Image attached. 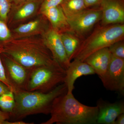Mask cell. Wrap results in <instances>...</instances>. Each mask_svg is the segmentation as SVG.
I'll use <instances>...</instances> for the list:
<instances>
[{
    "label": "cell",
    "mask_w": 124,
    "mask_h": 124,
    "mask_svg": "<svg viewBox=\"0 0 124 124\" xmlns=\"http://www.w3.org/2000/svg\"><path fill=\"white\" fill-rule=\"evenodd\" d=\"M111 54L108 47L95 51L89 56L84 62L91 66L100 78L104 75L110 61Z\"/></svg>",
    "instance_id": "13"
},
{
    "label": "cell",
    "mask_w": 124,
    "mask_h": 124,
    "mask_svg": "<svg viewBox=\"0 0 124 124\" xmlns=\"http://www.w3.org/2000/svg\"><path fill=\"white\" fill-rule=\"evenodd\" d=\"M2 48H0V81H1L6 85L12 91L10 85L9 84L8 81L7 79L6 76L4 68L3 66V63L1 58V54L2 52Z\"/></svg>",
    "instance_id": "24"
},
{
    "label": "cell",
    "mask_w": 124,
    "mask_h": 124,
    "mask_svg": "<svg viewBox=\"0 0 124 124\" xmlns=\"http://www.w3.org/2000/svg\"><path fill=\"white\" fill-rule=\"evenodd\" d=\"M98 107L82 104L73 94L66 93L54 100L51 117L41 124H97Z\"/></svg>",
    "instance_id": "1"
},
{
    "label": "cell",
    "mask_w": 124,
    "mask_h": 124,
    "mask_svg": "<svg viewBox=\"0 0 124 124\" xmlns=\"http://www.w3.org/2000/svg\"><path fill=\"white\" fill-rule=\"evenodd\" d=\"M66 70L54 61L32 69L25 88L28 91L48 93L64 82Z\"/></svg>",
    "instance_id": "5"
},
{
    "label": "cell",
    "mask_w": 124,
    "mask_h": 124,
    "mask_svg": "<svg viewBox=\"0 0 124 124\" xmlns=\"http://www.w3.org/2000/svg\"><path fill=\"white\" fill-rule=\"evenodd\" d=\"M100 79L107 90L124 95V59L111 54L110 61L104 75Z\"/></svg>",
    "instance_id": "8"
},
{
    "label": "cell",
    "mask_w": 124,
    "mask_h": 124,
    "mask_svg": "<svg viewBox=\"0 0 124 124\" xmlns=\"http://www.w3.org/2000/svg\"><path fill=\"white\" fill-rule=\"evenodd\" d=\"M2 53L29 69L50 64L55 61L44 45H11L2 49Z\"/></svg>",
    "instance_id": "4"
},
{
    "label": "cell",
    "mask_w": 124,
    "mask_h": 124,
    "mask_svg": "<svg viewBox=\"0 0 124 124\" xmlns=\"http://www.w3.org/2000/svg\"><path fill=\"white\" fill-rule=\"evenodd\" d=\"M33 124V123H27L26 122L21 121H15L13 122H10L8 121V120L6 121L5 122V124Z\"/></svg>",
    "instance_id": "29"
},
{
    "label": "cell",
    "mask_w": 124,
    "mask_h": 124,
    "mask_svg": "<svg viewBox=\"0 0 124 124\" xmlns=\"http://www.w3.org/2000/svg\"><path fill=\"white\" fill-rule=\"evenodd\" d=\"M86 8L100 6L102 0H84Z\"/></svg>",
    "instance_id": "25"
},
{
    "label": "cell",
    "mask_w": 124,
    "mask_h": 124,
    "mask_svg": "<svg viewBox=\"0 0 124 124\" xmlns=\"http://www.w3.org/2000/svg\"><path fill=\"white\" fill-rule=\"evenodd\" d=\"M95 74L93 68L85 62L74 59L70 62L68 68L66 70L64 83L67 87V93H72L74 90V83L78 78L83 76Z\"/></svg>",
    "instance_id": "12"
},
{
    "label": "cell",
    "mask_w": 124,
    "mask_h": 124,
    "mask_svg": "<svg viewBox=\"0 0 124 124\" xmlns=\"http://www.w3.org/2000/svg\"><path fill=\"white\" fill-rule=\"evenodd\" d=\"M11 37V33L7 25L0 19V40H7Z\"/></svg>",
    "instance_id": "22"
},
{
    "label": "cell",
    "mask_w": 124,
    "mask_h": 124,
    "mask_svg": "<svg viewBox=\"0 0 124 124\" xmlns=\"http://www.w3.org/2000/svg\"><path fill=\"white\" fill-rule=\"evenodd\" d=\"M43 44L50 51L54 59L66 70L71 62L67 55L60 33L53 28L49 29L43 35Z\"/></svg>",
    "instance_id": "9"
},
{
    "label": "cell",
    "mask_w": 124,
    "mask_h": 124,
    "mask_svg": "<svg viewBox=\"0 0 124 124\" xmlns=\"http://www.w3.org/2000/svg\"><path fill=\"white\" fill-rule=\"evenodd\" d=\"M37 2L31 1L26 2L16 12L15 18L18 20L28 17L34 13L37 7Z\"/></svg>",
    "instance_id": "18"
},
{
    "label": "cell",
    "mask_w": 124,
    "mask_h": 124,
    "mask_svg": "<svg viewBox=\"0 0 124 124\" xmlns=\"http://www.w3.org/2000/svg\"><path fill=\"white\" fill-rule=\"evenodd\" d=\"M112 55L116 57L124 59V43L123 40L114 43L108 47Z\"/></svg>",
    "instance_id": "20"
},
{
    "label": "cell",
    "mask_w": 124,
    "mask_h": 124,
    "mask_svg": "<svg viewBox=\"0 0 124 124\" xmlns=\"http://www.w3.org/2000/svg\"><path fill=\"white\" fill-rule=\"evenodd\" d=\"M124 24H115L101 26L96 28L80 45L71 58L82 62L93 53L108 47L114 43L123 40Z\"/></svg>",
    "instance_id": "3"
},
{
    "label": "cell",
    "mask_w": 124,
    "mask_h": 124,
    "mask_svg": "<svg viewBox=\"0 0 124 124\" xmlns=\"http://www.w3.org/2000/svg\"><path fill=\"white\" fill-rule=\"evenodd\" d=\"M64 0H44L41 8V11L60 5Z\"/></svg>",
    "instance_id": "23"
},
{
    "label": "cell",
    "mask_w": 124,
    "mask_h": 124,
    "mask_svg": "<svg viewBox=\"0 0 124 124\" xmlns=\"http://www.w3.org/2000/svg\"><path fill=\"white\" fill-rule=\"evenodd\" d=\"M97 106L98 108L97 124H114L117 116L124 113L123 101L110 103L100 99L98 101Z\"/></svg>",
    "instance_id": "11"
},
{
    "label": "cell",
    "mask_w": 124,
    "mask_h": 124,
    "mask_svg": "<svg viewBox=\"0 0 124 124\" xmlns=\"http://www.w3.org/2000/svg\"><path fill=\"white\" fill-rule=\"evenodd\" d=\"M102 13L100 8L85 9L76 13L66 15L71 31L81 36L89 31L101 20Z\"/></svg>",
    "instance_id": "6"
},
{
    "label": "cell",
    "mask_w": 124,
    "mask_h": 124,
    "mask_svg": "<svg viewBox=\"0 0 124 124\" xmlns=\"http://www.w3.org/2000/svg\"><path fill=\"white\" fill-rule=\"evenodd\" d=\"M10 8V0H0V19L5 21Z\"/></svg>",
    "instance_id": "21"
},
{
    "label": "cell",
    "mask_w": 124,
    "mask_h": 124,
    "mask_svg": "<svg viewBox=\"0 0 124 124\" xmlns=\"http://www.w3.org/2000/svg\"><path fill=\"white\" fill-rule=\"evenodd\" d=\"M10 1H15V2H20V1H24L26 0H10Z\"/></svg>",
    "instance_id": "30"
},
{
    "label": "cell",
    "mask_w": 124,
    "mask_h": 124,
    "mask_svg": "<svg viewBox=\"0 0 124 124\" xmlns=\"http://www.w3.org/2000/svg\"><path fill=\"white\" fill-rule=\"evenodd\" d=\"M9 114L0 110V124H5L6 121L9 119Z\"/></svg>",
    "instance_id": "26"
},
{
    "label": "cell",
    "mask_w": 124,
    "mask_h": 124,
    "mask_svg": "<svg viewBox=\"0 0 124 124\" xmlns=\"http://www.w3.org/2000/svg\"><path fill=\"white\" fill-rule=\"evenodd\" d=\"M67 91L64 82L48 93L23 90L16 91L14 93L15 106L10 116L16 121L31 115L40 113L49 115L54 99Z\"/></svg>",
    "instance_id": "2"
},
{
    "label": "cell",
    "mask_w": 124,
    "mask_h": 124,
    "mask_svg": "<svg viewBox=\"0 0 124 124\" xmlns=\"http://www.w3.org/2000/svg\"><path fill=\"white\" fill-rule=\"evenodd\" d=\"M60 6L65 15L76 13L86 8L84 0H64Z\"/></svg>",
    "instance_id": "16"
},
{
    "label": "cell",
    "mask_w": 124,
    "mask_h": 124,
    "mask_svg": "<svg viewBox=\"0 0 124 124\" xmlns=\"http://www.w3.org/2000/svg\"><path fill=\"white\" fill-rule=\"evenodd\" d=\"M99 7L102 26L124 23V0H102Z\"/></svg>",
    "instance_id": "10"
},
{
    "label": "cell",
    "mask_w": 124,
    "mask_h": 124,
    "mask_svg": "<svg viewBox=\"0 0 124 124\" xmlns=\"http://www.w3.org/2000/svg\"><path fill=\"white\" fill-rule=\"evenodd\" d=\"M51 23L53 29L60 33L71 31L67 18L61 6L41 11Z\"/></svg>",
    "instance_id": "14"
},
{
    "label": "cell",
    "mask_w": 124,
    "mask_h": 124,
    "mask_svg": "<svg viewBox=\"0 0 124 124\" xmlns=\"http://www.w3.org/2000/svg\"><path fill=\"white\" fill-rule=\"evenodd\" d=\"M124 124V113L120 114L116 119L114 124Z\"/></svg>",
    "instance_id": "28"
},
{
    "label": "cell",
    "mask_w": 124,
    "mask_h": 124,
    "mask_svg": "<svg viewBox=\"0 0 124 124\" xmlns=\"http://www.w3.org/2000/svg\"><path fill=\"white\" fill-rule=\"evenodd\" d=\"M62 42L69 61L80 45L79 36L71 31L60 33Z\"/></svg>",
    "instance_id": "15"
},
{
    "label": "cell",
    "mask_w": 124,
    "mask_h": 124,
    "mask_svg": "<svg viewBox=\"0 0 124 124\" xmlns=\"http://www.w3.org/2000/svg\"><path fill=\"white\" fill-rule=\"evenodd\" d=\"M39 24V20L32 21L20 25L14 31L19 34H27L31 33L37 29Z\"/></svg>",
    "instance_id": "19"
},
{
    "label": "cell",
    "mask_w": 124,
    "mask_h": 124,
    "mask_svg": "<svg viewBox=\"0 0 124 124\" xmlns=\"http://www.w3.org/2000/svg\"><path fill=\"white\" fill-rule=\"evenodd\" d=\"M15 102L14 94L10 91L0 96V108L3 111L10 114L13 110Z\"/></svg>",
    "instance_id": "17"
},
{
    "label": "cell",
    "mask_w": 124,
    "mask_h": 124,
    "mask_svg": "<svg viewBox=\"0 0 124 124\" xmlns=\"http://www.w3.org/2000/svg\"><path fill=\"white\" fill-rule=\"evenodd\" d=\"M11 91H12L8 86L3 82L0 81V96Z\"/></svg>",
    "instance_id": "27"
},
{
    "label": "cell",
    "mask_w": 124,
    "mask_h": 124,
    "mask_svg": "<svg viewBox=\"0 0 124 124\" xmlns=\"http://www.w3.org/2000/svg\"><path fill=\"white\" fill-rule=\"evenodd\" d=\"M2 53V61L6 76L12 91L14 93L19 90H25L32 69L23 67L9 56Z\"/></svg>",
    "instance_id": "7"
}]
</instances>
